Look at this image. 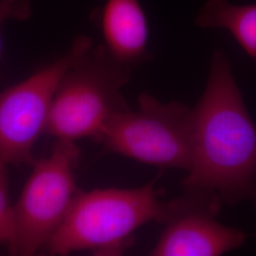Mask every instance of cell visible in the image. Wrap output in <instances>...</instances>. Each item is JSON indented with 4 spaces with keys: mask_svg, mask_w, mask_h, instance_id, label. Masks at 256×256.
I'll use <instances>...</instances> for the list:
<instances>
[{
    "mask_svg": "<svg viewBox=\"0 0 256 256\" xmlns=\"http://www.w3.org/2000/svg\"><path fill=\"white\" fill-rule=\"evenodd\" d=\"M92 45L90 37H77L66 54L0 92L1 162L16 166L36 164L32 149L46 132L57 86L68 68Z\"/></svg>",
    "mask_w": 256,
    "mask_h": 256,
    "instance_id": "6",
    "label": "cell"
},
{
    "mask_svg": "<svg viewBox=\"0 0 256 256\" xmlns=\"http://www.w3.org/2000/svg\"><path fill=\"white\" fill-rule=\"evenodd\" d=\"M131 72L104 44L86 50L57 86L45 134L74 142L82 138L99 142L110 120L129 108L122 92Z\"/></svg>",
    "mask_w": 256,
    "mask_h": 256,
    "instance_id": "3",
    "label": "cell"
},
{
    "mask_svg": "<svg viewBox=\"0 0 256 256\" xmlns=\"http://www.w3.org/2000/svg\"><path fill=\"white\" fill-rule=\"evenodd\" d=\"M96 18L104 46L118 63L133 70L147 61L148 21L138 0H106Z\"/></svg>",
    "mask_w": 256,
    "mask_h": 256,
    "instance_id": "8",
    "label": "cell"
},
{
    "mask_svg": "<svg viewBox=\"0 0 256 256\" xmlns=\"http://www.w3.org/2000/svg\"><path fill=\"white\" fill-rule=\"evenodd\" d=\"M156 180L132 189L79 191L66 218L41 252L64 256L92 250L98 256L122 254L134 232L150 221H158L164 202Z\"/></svg>",
    "mask_w": 256,
    "mask_h": 256,
    "instance_id": "2",
    "label": "cell"
},
{
    "mask_svg": "<svg viewBox=\"0 0 256 256\" xmlns=\"http://www.w3.org/2000/svg\"><path fill=\"white\" fill-rule=\"evenodd\" d=\"M183 191L256 210V124L228 57L214 50L206 88L192 108V156Z\"/></svg>",
    "mask_w": 256,
    "mask_h": 256,
    "instance_id": "1",
    "label": "cell"
},
{
    "mask_svg": "<svg viewBox=\"0 0 256 256\" xmlns=\"http://www.w3.org/2000/svg\"><path fill=\"white\" fill-rule=\"evenodd\" d=\"M32 16V0H0V59L2 55V26L10 19L25 21Z\"/></svg>",
    "mask_w": 256,
    "mask_h": 256,
    "instance_id": "11",
    "label": "cell"
},
{
    "mask_svg": "<svg viewBox=\"0 0 256 256\" xmlns=\"http://www.w3.org/2000/svg\"><path fill=\"white\" fill-rule=\"evenodd\" d=\"M81 151L74 142L55 140L50 154L36 162L18 200L12 206L10 254L41 252L63 223L76 194Z\"/></svg>",
    "mask_w": 256,
    "mask_h": 256,
    "instance_id": "5",
    "label": "cell"
},
{
    "mask_svg": "<svg viewBox=\"0 0 256 256\" xmlns=\"http://www.w3.org/2000/svg\"><path fill=\"white\" fill-rule=\"evenodd\" d=\"M196 24L204 28L229 30L247 54L256 59V4L234 5L229 0H207Z\"/></svg>",
    "mask_w": 256,
    "mask_h": 256,
    "instance_id": "9",
    "label": "cell"
},
{
    "mask_svg": "<svg viewBox=\"0 0 256 256\" xmlns=\"http://www.w3.org/2000/svg\"><path fill=\"white\" fill-rule=\"evenodd\" d=\"M192 108L142 93L138 110H124L106 126L99 140L108 153L144 164L188 171L192 156Z\"/></svg>",
    "mask_w": 256,
    "mask_h": 256,
    "instance_id": "4",
    "label": "cell"
},
{
    "mask_svg": "<svg viewBox=\"0 0 256 256\" xmlns=\"http://www.w3.org/2000/svg\"><path fill=\"white\" fill-rule=\"evenodd\" d=\"M222 203L200 192L184 191L165 203L158 222L165 229L152 256H218L242 247L247 234L216 220Z\"/></svg>",
    "mask_w": 256,
    "mask_h": 256,
    "instance_id": "7",
    "label": "cell"
},
{
    "mask_svg": "<svg viewBox=\"0 0 256 256\" xmlns=\"http://www.w3.org/2000/svg\"><path fill=\"white\" fill-rule=\"evenodd\" d=\"M14 240L12 206L9 196L7 164L0 160V243L9 248Z\"/></svg>",
    "mask_w": 256,
    "mask_h": 256,
    "instance_id": "10",
    "label": "cell"
}]
</instances>
